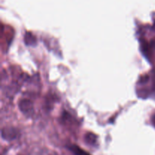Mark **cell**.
I'll return each instance as SVG.
<instances>
[{
	"label": "cell",
	"mask_w": 155,
	"mask_h": 155,
	"mask_svg": "<svg viewBox=\"0 0 155 155\" xmlns=\"http://www.w3.org/2000/svg\"><path fill=\"white\" fill-rule=\"evenodd\" d=\"M21 111L27 117H30L33 114V104L30 100L24 98L22 99L18 104Z\"/></svg>",
	"instance_id": "obj_1"
},
{
	"label": "cell",
	"mask_w": 155,
	"mask_h": 155,
	"mask_svg": "<svg viewBox=\"0 0 155 155\" xmlns=\"http://www.w3.org/2000/svg\"><path fill=\"white\" fill-rule=\"evenodd\" d=\"M18 135V132L14 128H5L2 130V136L7 140H12L15 139Z\"/></svg>",
	"instance_id": "obj_2"
},
{
	"label": "cell",
	"mask_w": 155,
	"mask_h": 155,
	"mask_svg": "<svg viewBox=\"0 0 155 155\" xmlns=\"http://www.w3.org/2000/svg\"><path fill=\"white\" fill-rule=\"evenodd\" d=\"M70 149H71V151L75 155H89L87 152L84 151L83 149H81L79 147L76 146V145L71 146L70 147Z\"/></svg>",
	"instance_id": "obj_3"
},
{
	"label": "cell",
	"mask_w": 155,
	"mask_h": 155,
	"mask_svg": "<svg viewBox=\"0 0 155 155\" xmlns=\"http://www.w3.org/2000/svg\"><path fill=\"white\" fill-rule=\"evenodd\" d=\"M86 139L89 143L92 144H92L95 143V142H96V137H95V136H94L93 134H92V133L88 134L87 136H86Z\"/></svg>",
	"instance_id": "obj_5"
},
{
	"label": "cell",
	"mask_w": 155,
	"mask_h": 155,
	"mask_svg": "<svg viewBox=\"0 0 155 155\" xmlns=\"http://www.w3.org/2000/svg\"><path fill=\"white\" fill-rule=\"evenodd\" d=\"M25 42L27 45H35V43H36V38L31 33H27L25 36Z\"/></svg>",
	"instance_id": "obj_4"
}]
</instances>
